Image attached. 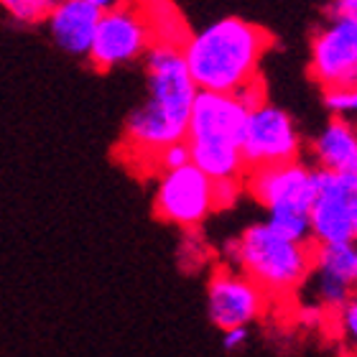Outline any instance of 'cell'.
<instances>
[{
    "label": "cell",
    "instance_id": "cell-1",
    "mask_svg": "<svg viewBox=\"0 0 357 357\" xmlns=\"http://www.w3.org/2000/svg\"><path fill=\"white\" fill-rule=\"evenodd\" d=\"M197 95L199 87L186 67L181 46H153L146 54V100L128 115L120 158L135 172L158 174L161 151L189 135Z\"/></svg>",
    "mask_w": 357,
    "mask_h": 357
},
{
    "label": "cell",
    "instance_id": "cell-2",
    "mask_svg": "<svg viewBox=\"0 0 357 357\" xmlns=\"http://www.w3.org/2000/svg\"><path fill=\"white\" fill-rule=\"evenodd\" d=\"M273 46L263 26L240 15H225L194 31L181 46L194 82L207 92H238L261 77V61Z\"/></svg>",
    "mask_w": 357,
    "mask_h": 357
},
{
    "label": "cell",
    "instance_id": "cell-3",
    "mask_svg": "<svg viewBox=\"0 0 357 357\" xmlns=\"http://www.w3.org/2000/svg\"><path fill=\"white\" fill-rule=\"evenodd\" d=\"M248 112L245 102L232 92L199 89L186 141L192 146V164L199 166L209 178L245 176L243 133Z\"/></svg>",
    "mask_w": 357,
    "mask_h": 357
},
{
    "label": "cell",
    "instance_id": "cell-4",
    "mask_svg": "<svg viewBox=\"0 0 357 357\" xmlns=\"http://www.w3.org/2000/svg\"><path fill=\"white\" fill-rule=\"evenodd\" d=\"M314 253V243L291 240L268 222H253L227 245V266L250 275L268 296H291L309 281Z\"/></svg>",
    "mask_w": 357,
    "mask_h": 357
},
{
    "label": "cell",
    "instance_id": "cell-5",
    "mask_svg": "<svg viewBox=\"0 0 357 357\" xmlns=\"http://www.w3.org/2000/svg\"><path fill=\"white\" fill-rule=\"evenodd\" d=\"M245 192L266 209V222L291 240H312V207L317 199V169L304 161L261 166L245 172Z\"/></svg>",
    "mask_w": 357,
    "mask_h": 357
},
{
    "label": "cell",
    "instance_id": "cell-6",
    "mask_svg": "<svg viewBox=\"0 0 357 357\" xmlns=\"http://www.w3.org/2000/svg\"><path fill=\"white\" fill-rule=\"evenodd\" d=\"M156 46L151 21L141 0H126L112 10H105L89 52V64L97 72H110L130 61L146 59Z\"/></svg>",
    "mask_w": 357,
    "mask_h": 357
},
{
    "label": "cell",
    "instance_id": "cell-7",
    "mask_svg": "<svg viewBox=\"0 0 357 357\" xmlns=\"http://www.w3.org/2000/svg\"><path fill=\"white\" fill-rule=\"evenodd\" d=\"M153 212L158 220L181 230H197L215 212V178H209L197 164L158 174Z\"/></svg>",
    "mask_w": 357,
    "mask_h": 357
},
{
    "label": "cell",
    "instance_id": "cell-8",
    "mask_svg": "<svg viewBox=\"0 0 357 357\" xmlns=\"http://www.w3.org/2000/svg\"><path fill=\"white\" fill-rule=\"evenodd\" d=\"M301 133L289 112L263 102L248 112L243 133V156L248 172L261 166H278L301 161Z\"/></svg>",
    "mask_w": 357,
    "mask_h": 357
},
{
    "label": "cell",
    "instance_id": "cell-9",
    "mask_svg": "<svg viewBox=\"0 0 357 357\" xmlns=\"http://www.w3.org/2000/svg\"><path fill=\"white\" fill-rule=\"evenodd\" d=\"M357 174L317 169V199L312 207L314 245H335L355 240Z\"/></svg>",
    "mask_w": 357,
    "mask_h": 357
},
{
    "label": "cell",
    "instance_id": "cell-10",
    "mask_svg": "<svg viewBox=\"0 0 357 357\" xmlns=\"http://www.w3.org/2000/svg\"><path fill=\"white\" fill-rule=\"evenodd\" d=\"M268 306V291L235 266H220L207 283V312L217 329L248 327Z\"/></svg>",
    "mask_w": 357,
    "mask_h": 357
},
{
    "label": "cell",
    "instance_id": "cell-11",
    "mask_svg": "<svg viewBox=\"0 0 357 357\" xmlns=\"http://www.w3.org/2000/svg\"><path fill=\"white\" fill-rule=\"evenodd\" d=\"M309 72L321 89L357 84V21L329 18L312 38Z\"/></svg>",
    "mask_w": 357,
    "mask_h": 357
},
{
    "label": "cell",
    "instance_id": "cell-12",
    "mask_svg": "<svg viewBox=\"0 0 357 357\" xmlns=\"http://www.w3.org/2000/svg\"><path fill=\"white\" fill-rule=\"evenodd\" d=\"M312 304L324 312H340L352 294H357V243L317 245L314 271L309 275Z\"/></svg>",
    "mask_w": 357,
    "mask_h": 357
},
{
    "label": "cell",
    "instance_id": "cell-13",
    "mask_svg": "<svg viewBox=\"0 0 357 357\" xmlns=\"http://www.w3.org/2000/svg\"><path fill=\"white\" fill-rule=\"evenodd\" d=\"M102 10L87 0H59L46 18L54 44L69 56H89Z\"/></svg>",
    "mask_w": 357,
    "mask_h": 357
},
{
    "label": "cell",
    "instance_id": "cell-14",
    "mask_svg": "<svg viewBox=\"0 0 357 357\" xmlns=\"http://www.w3.org/2000/svg\"><path fill=\"white\" fill-rule=\"evenodd\" d=\"M314 169L357 174V128L350 120L332 118L312 141Z\"/></svg>",
    "mask_w": 357,
    "mask_h": 357
},
{
    "label": "cell",
    "instance_id": "cell-15",
    "mask_svg": "<svg viewBox=\"0 0 357 357\" xmlns=\"http://www.w3.org/2000/svg\"><path fill=\"white\" fill-rule=\"evenodd\" d=\"M143 10L149 15L156 44H172V46H184L186 38L192 36V31L186 29L184 18L176 10L174 3L169 0H141Z\"/></svg>",
    "mask_w": 357,
    "mask_h": 357
},
{
    "label": "cell",
    "instance_id": "cell-16",
    "mask_svg": "<svg viewBox=\"0 0 357 357\" xmlns=\"http://www.w3.org/2000/svg\"><path fill=\"white\" fill-rule=\"evenodd\" d=\"M56 3L59 0H0V6L6 8V13L15 23H26V26L46 21Z\"/></svg>",
    "mask_w": 357,
    "mask_h": 357
},
{
    "label": "cell",
    "instance_id": "cell-17",
    "mask_svg": "<svg viewBox=\"0 0 357 357\" xmlns=\"http://www.w3.org/2000/svg\"><path fill=\"white\" fill-rule=\"evenodd\" d=\"M324 105H327V110L332 112V115H337V118L355 115L357 112V84L324 89Z\"/></svg>",
    "mask_w": 357,
    "mask_h": 357
},
{
    "label": "cell",
    "instance_id": "cell-18",
    "mask_svg": "<svg viewBox=\"0 0 357 357\" xmlns=\"http://www.w3.org/2000/svg\"><path fill=\"white\" fill-rule=\"evenodd\" d=\"M337 324H340V335H342L344 347L350 350L352 357H357V294L337 312Z\"/></svg>",
    "mask_w": 357,
    "mask_h": 357
},
{
    "label": "cell",
    "instance_id": "cell-19",
    "mask_svg": "<svg viewBox=\"0 0 357 357\" xmlns=\"http://www.w3.org/2000/svg\"><path fill=\"white\" fill-rule=\"evenodd\" d=\"M243 189H245V178L243 176L215 178V212H225V209L235 207Z\"/></svg>",
    "mask_w": 357,
    "mask_h": 357
},
{
    "label": "cell",
    "instance_id": "cell-20",
    "mask_svg": "<svg viewBox=\"0 0 357 357\" xmlns=\"http://www.w3.org/2000/svg\"><path fill=\"white\" fill-rule=\"evenodd\" d=\"M192 164V146L189 141H178L174 146H169L166 151H161V156H158V174L164 172H172V169H181V166Z\"/></svg>",
    "mask_w": 357,
    "mask_h": 357
},
{
    "label": "cell",
    "instance_id": "cell-21",
    "mask_svg": "<svg viewBox=\"0 0 357 357\" xmlns=\"http://www.w3.org/2000/svg\"><path fill=\"white\" fill-rule=\"evenodd\" d=\"M245 342H248V327H232L222 332V347L227 352L240 350Z\"/></svg>",
    "mask_w": 357,
    "mask_h": 357
},
{
    "label": "cell",
    "instance_id": "cell-22",
    "mask_svg": "<svg viewBox=\"0 0 357 357\" xmlns=\"http://www.w3.org/2000/svg\"><path fill=\"white\" fill-rule=\"evenodd\" d=\"M329 18H355L357 21V0H332Z\"/></svg>",
    "mask_w": 357,
    "mask_h": 357
},
{
    "label": "cell",
    "instance_id": "cell-23",
    "mask_svg": "<svg viewBox=\"0 0 357 357\" xmlns=\"http://www.w3.org/2000/svg\"><path fill=\"white\" fill-rule=\"evenodd\" d=\"M87 3H92L95 8H100V10H112V8H118L120 3H126V0H87Z\"/></svg>",
    "mask_w": 357,
    "mask_h": 357
},
{
    "label": "cell",
    "instance_id": "cell-24",
    "mask_svg": "<svg viewBox=\"0 0 357 357\" xmlns=\"http://www.w3.org/2000/svg\"><path fill=\"white\" fill-rule=\"evenodd\" d=\"M355 243H357V217H355Z\"/></svg>",
    "mask_w": 357,
    "mask_h": 357
}]
</instances>
